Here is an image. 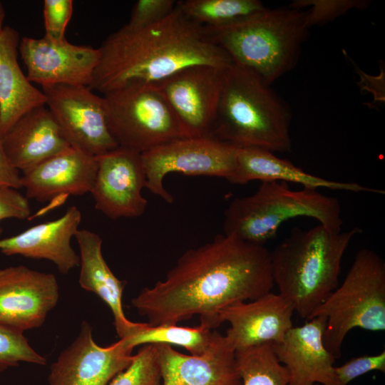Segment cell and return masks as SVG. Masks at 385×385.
Returning a JSON list of instances; mask_svg holds the SVG:
<instances>
[{
	"label": "cell",
	"instance_id": "cell-17",
	"mask_svg": "<svg viewBox=\"0 0 385 385\" xmlns=\"http://www.w3.org/2000/svg\"><path fill=\"white\" fill-rule=\"evenodd\" d=\"M294 309L279 294L231 304L220 311L221 324L230 326L225 337L235 351L255 345L280 343L293 327Z\"/></svg>",
	"mask_w": 385,
	"mask_h": 385
},
{
	"label": "cell",
	"instance_id": "cell-7",
	"mask_svg": "<svg viewBox=\"0 0 385 385\" xmlns=\"http://www.w3.org/2000/svg\"><path fill=\"white\" fill-rule=\"evenodd\" d=\"M327 319L325 347L337 359L346 334L354 328L385 330V262L375 251L359 250L342 283L307 319Z\"/></svg>",
	"mask_w": 385,
	"mask_h": 385
},
{
	"label": "cell",
	"instance_id": "cell-6",
	"mask_svg": "<svg viewBox=\"0 0 385 385\" xmlns=\"http://www.w3.org/2000/svg\"><path fill=\"white\" fill-rule=\"evenodd\" d=\"M298 217L313 218L334 231L342 230L337 198L315 189L293 190L284 182L264 181L252 195L230 203L225 212L224 234L264 245L276 236L284 222Z\"/></svg>",
	"mask_w": 385,
	"mask_h": 385
},
{
	"label": "cell",
	"instance_id": "cell-26",
	"mask_svg": "<svg viewBox=\"0 0 385 385\" xmlns=\"http://www.w3.org/2000/svg\"><path fill=\"white\" fill-rule=\"evenodd\" d=\"M235 361L242 385H288L289 373L272 343L236 350Z\"/></svg>",
	"mask_w": 385,
	"mask_h": 385
},
{
	"label": "cell",
	"instance_id": "cell-37",
	"mask_svg": "<svg viewBox=\"0 0 385 385\" xmlns=\"http://www.w3.org/2000/svg\"><path fill=\"white\" fill-rule=\"evenodd\" d=\"M4 16H5L4 9L3 7L1 2L0 1V32L2 31V29L4 27L3 26Z\"/></svg>",
	"mask_w": 385,
	"mask_h": 385
},
{
	"label": "cell",
	"instance_id": "cell-25",
	"mask_svg": "<svg viewBox=\"0 0 385 385\" xmlns=\"http://www.w3.org/2000/svg\"><path fill=\"white\" fill-rule=\"evenodd\" d=\"M178 6L204 28H222L244 21L267 7L257 0H184Z\"/></svg>",
	"mask_w": 385,
	"mask_h": 385
},
{
	"label": "cell",
	"instance_id": "cell-30",
	"mask_svg": "<svg viewBox=\"0 0 385 385\" xmlns=\"http://www.w3.org/2000/svg\"><path fill=\"white\" fill-rule=\"evenodd\" d=\"M369 4V1L364 0H295L289 7H310L306 14V23L309 28L329 23L350 10L365 9Z\"/></svg>",
	"mask_w": 385,
	"mask_h": 385
},
{
	"label": "cell",
	"instance_id": "cell-28",
	"mask_svg": "<svg viewBox=\"0 0 385 385\" xmlns=\"http://www.w3.org/2000/svg\"><path fill=\"white\" fill-rule=\"evenodd\" d=\"M107 385H162L155 344H145L130 364Z\"/></svg>",
	"mask_w": 385,
	"mask_h": 385
},
{
	"label": "cell",
	"instance_id": "cell-27",
	"mask_svg": "<svg viewBox=\"0 0 385 385\" xmlns=\"http://www.w3.org/2000/svg\"><path fill=\"white\" fill-rule=\"evenodd\" d=\"M212 331L203 325L182 327L177 324L147 325L134 335L124 338L134 347L145 344H165L185 348L192 355H200L207 349Z\"/></svg>",
	"mask_w": 385,
	"mask_h": 385
},
{
	"label": "cell",
	"instance_id": "cell-11",
	"mask_svg": "<svg viewBox=\"0 0 385 385\" xmlns=\"http://www.w3.org/2000/svg\"><path fill=\"white\" fill-rule=\"evenodd\" d=\"M228 68L190 66L153 83L167 101L187 137L211 136Z\"/></svg>",
	"mask_w": 385,
	"mask_h": 385
},
{
	"label": "cell",
	"instance_id": "cell-20",
	"mask_svg": "<svg viewBox=\"0 0 385 385\" xmlns=\"http://www.w3.org/2000/svg\"><path fill=\"white\" fill-rule=\"evenodd\" d=\"M81 211L71 206L59 218L36 225L20 234L0 239V250L5 255H20L53 262L59 272L67 274L80 265V257L71 245L81 222Z\"/></svg>",
	"mask_w": 385,
	"mask_h": 385
},
{
	"label": "cell",
	"instance_id": "cell-14",
	"mask_svg": "<svg viewBox=\"0 0 385 385\" xmlns=\"http://www.w3.org/2000/svg\"><path fill=\"white\" fill-rule=\"evenodd\" d=\"M133 349L124 339L108 346L98 345L92 327L81 324L76 339L51 366L49 385H107L132 362Z\"/></svg>",
	"mask_w": 385,
	"mask_h": 385
},
{
	"label": "cell",
	"instance_id": "cell-31",
	"mask_svg": "<svg viewBox=\"0 0 385 385\" xmlns=\"http://www.w3.org/2000/svg\"><path fill=\"white\" fill-rule=\"evenodd\" d=\"M73 8L72 0H45L43 9L44 35L54 39L66 38V29L71 19Z\"/></svg>",
	"mask_w": 385,
	"mask_h": 385
},
{
	"label": "cell",
	"instance_id": "cell-8",
	"mask_svg": "<svg viewBox=\"0 0 385 385\" xmlns=\"http://www.w3.org/2000/svg\"><path fill=\"white\" fill-rule=\"evenodd\" d=\"M107 125L118 147L143 153L187 137L153 84L131 83L103 96Z\"/></svg>",
	"mask_w": 385,
	"mask_h": 385
},
{
	"label": "cell",
	"instance_id": "cell-15",
	"mask_svg": "<svg viewBox=\"0 0 385 385\" xmlns=\"http://www.w3.org/2000/svg\"><path fill=\"white\" fill-rule=\"evenodd\" d=\"M51 273L24 265L0 269V324L24 332L41 326L58 300Z\"/></svg>",
	"mask_w": 385,
	"mask_h": 385
},
{
	"label": "cell",
	"instance_id": "cell-3",
	"mask_svg": "<svg viewBox=\"0 0 385 385\" xmlns=\"http://www.w3.org/2000/svg\"><path fill=\"white\" fill-rule=\"evenodd\" d=\"M358 227L334 231L319 224L294 228L270 252L274 284L294 312L307 319L338 287L342 260Z\"/></svg>",
	"mask_w": 385,
	"mask_h": 385
},
{
	"label": "cell",
	"instance_id": "cell-1",
	"mask_svg": "<svg viewBox=\"0 0 385 385\" xmlns=\"http://www.w3.org/2000/svg\"><path fill=\"white\" fill-rule=\"evenodd\" d=\"M274 285L270 251L222 234L186 250L163 280L143 288L131 303L150 325L198 315L200 324L213 330L221 324V310L257 299Z\"/></svg>",
	"mask_w": 385,
	"mask_h": 385
},
{
	"label": "cell",
	"instance_id": "cell-38",
	"mask_svg": "<svg viewBox=\"0 0 385 385\" xmlns=\"http://www.w3.org/2000/svg\"><path fill=\"white\" fill-rule=\"evenodd\" d=\"M314 385H319V384H314Z\"/></svg>",
	"mask_w": 385,
	"mask_h": 385
},
{
	"label": "cell",
	"instance_id": "cell-32",
	"mask_svg": "<svg viewBox=\"0 0 385 385\" xmlns=\"http://www.w3.org/2000/svg\"><path fill=\"white\" fill-rule=\"evenodd\" d=\"M373 371L385 372V351L376 355L354 357L339 366L334 372L339 385H347L352 380Z\"/></svg>",
	"mask_w": 385,
	"mask_h": 385
},
{
	"label": "cell",
	"instance_id": "cell-19",
	"mask_svg": "<svg viewBox=\"0 0 385 385\" xmlns=\"http://www.w3.org/2000/svg\"><path fill=\"white\" fill-rule=\"evenodd\" d=\"M98 169L96 156L70 146L22 173L26 197L40 202L91 192Z\"/></svg>",
	"mask_w": 385,
	"mask_h": 385
},
{
	"label": "cell",
	"instance_id": "cell-18",
	"mask_svg": "<svg viewBox=\"0 0 385 385\" xmlns=\"http://www.w3.org/2000/svg\"><path fill=\"white\" fill-rule=\"evenodd\" d=\"M327 319L314 317L292 327L273 348L289 373L288 385H339L334 372L335 356L325 347Z\"/></svg>",
	"mask_w": 385,
	"mask_h": 385
},
{
	"label": "cell",
	"instance_id": "cell-10",
	"mask_svg": "<svg viewBox=\"0 0 385 385\" xmlns=\"http://www.w3.org/2000/svg\"><path fill=\"white\" fill-rule=\"evenodd\" d=\"M42 91L71 146L95 156L118 148L107 125L103 96L86 86L56 85Z\"/></svg>",
	"mask_w": 385,
	"mask_h": 385
},
{
	"label": "cell",
	"instance_id": "cell-13",
	"mask_svg": "<svg viewBox=\"0 0 385 385\" xmlns=\"http://www.w3.org/2000/svg\"><path fill=\"white\" fill-rule=\"evenodd\" d=\"M96 158L91 191L96 208L113 220L141 216L148 205L142 195L146 177L141 154L118 147Z\"/></svg>",
	"mask_w": 385,
	"mask_h": 385
},
{
	"label": "cell",
	"instance_id": "cell-34",
	"mask_svg": "<svg viewBox=\"0 0 385 385\" xmlns=\"http://www.w3.org/2000/svg\"><path fill=\"white\" fill-rule=\"evenodd\" d=\"M31 216L29 199L13 188L0 189V222L7 218L27 219ZM3 229L0 227V236Z\"/></svg>",
	"mask_w": 385,
	"mask_h": 385
},
{
	"label": "cell",
	"instance_id": "cell-2",
	"mask_svg": "<svg viewBox=\"0 0 385 385\" xmlns=\"http://www.w3.org/2000/svg\"><path fill=\"white\" fill-rule=\"evenodd\" d=\"M89 88L105 94L131 83L153 84L194 65L228 68L233 61L176 4L163 19L143 27L125 24L98 48Z\"/></svg>",
	"mask_w": 385,
	"mask_h": 385
},
{
	"label": "cell",
	"instance_id": "cell-22",
	"mask_svg": "<svg viewBox=\"0 0 385 385\" xmlns=\"http://www.w3.org/2000/svg\"><path fill=\"white\" fill-rule=\"evenodd\" d=\"M80 250V286L97 294L110 308L120 339L130 337L148 322H133L125 315L122 297L126 282L117 278L102 253V239L88 230H78L75 236Z\"/></svg>",
	"mask_w": 385,
	"mask_h": 385
},
{
	"label": "cell",
	"instance_id": "cell-16",
	"mask_svg": "<svg viewBox=\"0 0 385 385\" xmlns=\"http://www.w3.org/2000/svg\"><path fill=\"white\" fill-rule=\"evenodd\" d=\"M155 346L162 385H242L235 351L216 330L200 355L184 354L165 344Z\"/></svg>",
	"mask_w": 385,
	"mask_h": 385
},
{
	"label": "cell",
	"instance_id": "cell-9",
	"mask_svg": "<svg viewBox=\"0 0 385 385\" xmlns=\"http://www.w3.org/2000/svg\"><path fill=\"white\" fill-rule=\"evenodd\" d=\"M237 147L212 136L178 138L141 154L149 191L172 203L164 178L170 173L207 175L227 180L236 165Z\"/></svg>",
	"mask_w": 385,
	"mask_h": 385
},
{
	"label": "cell",
	"instance_id": "cell-23",
	"mask_svg": "<svg viewBox=\"0 0 385 385\" xmlns=\"http://www.w3.org/2000/svg\"><path fill=\"white\" fill-rule=\"evenodd\" d=\"M227 180L233 184H245L252 180L289 182L315 190L326 188L354 192L385 193L382 190L356 183L334 181L316 176L279 158L272 152L251 147L237 148L235 168Z\"/></svg>",
	"mask_w": 385,
	"mask_h": 385
},
{
	"label": "cell",
	"instance_id": "cell-35",
	"mask_svg": "<svg viewBox=\"0 0 385 385\" xmlns=\"http://www.w3.org/2000/svg\"><path fill=\"white\" fill-rule=\"evenodd\" d=\"M19 171L10 163L4 150L0 138V189L21 188Z\"/></svg>",
	"mask_w": 385,
	"mask_h": 385
},
{
	"label": "cell",
	"instance_id": "cell-29",
	"mask_svg": "<svg viewBox=\"0 0 385 385\" xmlns=\"http://www.w3.org/2000/svg\"><path fill=\"white\" fill-rule=\"evenodd\" d=\"M21 361L46 364V358L30 346L22 332L0 324V371Z\"/></svg>",
	"mask_w": 385,
	"mask_h": 385
},
{
	"label": "cell",
	"instance_id": "cell-21",
	"mask_svg": "<svg viewBox=\"0 0 385 385\" xmlns=\"http://www.w3.org/2000/svg\"><path fill=\"white\" fill-rule=\"evenodd\" d=\"M1 139L10 163L22 173L71 146L46 106L26 113Z\"/></svg>",
	"mask_w": 385,
	"mask_h": 385
},
{
	"label": "cell",
	"instance_id": "cell-12",
	"mask_svg": "<svg viewBox=\"0 0 385 385\" xmlns=\"http://www.w3.org/2000/svg\"><path fill=\"white\" fill-rule=\"evenodd\" d=\"M19 51L31 83L43 87L91 85L98 63V48L73 44L66 38L24 36Z\"/></svg>",
	"mask_w": 385,
	"mask_h": 385
},
{
	"label": "cell",
	"instance_id": "cell-24",
	"mask_svg": "<svg viewBox=\"0 0 385 385\" xmlns=\"http://www.w3.org/2000/svg\"><path fill=\"white\" fill-rule=\"evenodd\" d=\"M20 38L4 26L0 32V138L29 111L46 106L42 91L29 81L18 63Z\"/></svg>",
	"mask_w": 385,
	"mask_h": 385
},
{
	"label": "cell",
	"instance_id": "cell-4",
	"mask_svg": "<svg viewBox=\"0 0 385 385\" xmlns=\"http://www.w3.org/2000/svg\"><path fill=\"white\" fill-rule=\"evenodd\" d=\"M291 113L252 71L233 63L225 71L211 136L237 148L292 150Z\"/></svg>",
	"mask_w": 385,
	"mask_h": 385
},
{
	"label": "cell",
	"instance_id": "cell-36",
	"mask_svg": "<svg viewBox=\"0 0 385 385\" xmlns=\"http://www.w3.org/2000/svg\"><path fill=\"white\" fill-rule=\"evenodd\" d=\"M361 73L362 87L365 90L371 91L375 96L376 101H384V72L381 73L379 76H369L360 71Z\"/></svg>",
	"mask_w": 385,
	"mask_h": 385
},
{
	"label": "cell",
	"instance_id": "cell-5",
	"mask_svg": "<svg viewBox=\"0 0 385 385\" xmlns=\"http://www.w3.org/2000/svg\"><path fill=\"white\" fill-rule=\"evenodd\" d=\"M307 11L292 7L268 9L240 23L204 28L233 63L271 85L296 65L307 36Z\"/></svg>",
	"mask_w": 385,
	"mask_h": 385
},
{
	"label": "cell",
	"instance_id": "cell-33",
	"mask_svg": "<svg viewBox=\"0 0 385 385\" xmlns=\"http://www.w3.org/2000/svg\"><path fill=\"white\" fill-rule=\"evenodd\" d=\"M174 0H139L132 10L127 25L143 27L155 24L168 16L176 7Z\"/></svg>",
	"mask_w": 385,
	"mask_h": 385
}]
</instances>
